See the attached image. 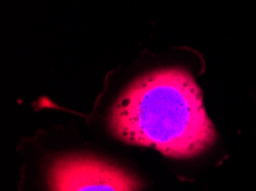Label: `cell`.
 <instances>
[{"mask_svg": "<svg viewBox=\"0 0 256 191\" xmlns=\"http://www.w3.org/2000/svg\"><path fill=\"white\" fill-rule=\"evenodd\" d=\"M110 123L122 141L178 159L202 154L216 140L199 85L180 68L134 80L115 102Z\"/></svg>", "mask_w": 256, "mask_h": 191, "instance_id": "cell-1", "label": "cell"}, {"mask_svg": "<svg viewBox=\"0 0 256 191\" xmlns=\"http://www.w3.org/2000/svg\"><path fill=\"white\" fill-rule=\"evenodd\" d=\"M50 191H139L142 183L121 167L88 156L62 157L50 170Z\"/></svg>", "mask_w": 256, "mask_h": 191, "instance_id": "cell-2", "label": "cell"}]
</instances>
